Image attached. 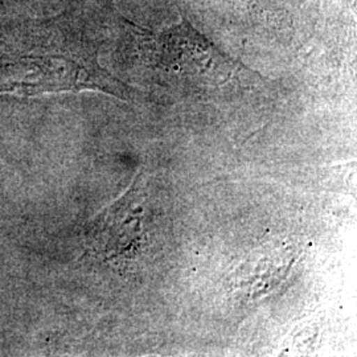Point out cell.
I'll return each mask as SVG.
<instances>
[{"mask_svg":"<svg viewBox=\"0 0 357 357\" xmlns=\"http://www.w3.org/2000/svg\"><path fill=\"white\" fill-rule=\"evenodd\" d=\"M100 43L81 16L65 13L0 26V94L24 97L93 90L122 101L141 93L100 63Z\"/></svg>","mask_w":357,"mask_h":357,"instance_id":"obj_1","label":"cell"},{"mask_svg":"<svg viewBox=\"0 0 357 357\" xmlns=\"http://www.w3.org/2000/svg\"><path fill=\"white\" fill-rule=\"evenodd\" d=\"M122 26L134 41L142 73L151 85L172 97L215 100L248 91L262 81L185 17L160 31L137 26L125 17Z\"/></svg>","mask_w":357,"mask_h":357,"instance_id":"obj_2","label":"cell"},{"mask_svg":"<svg viewBox=\"0 0 357 357\" xmlns=\"http://www.w3.org/2000/svg\"><path fill=\"white\" fill-rule=\"evenodd\" d=\"M146 199L141 175L114 203L90 224L86 245L90 255L103 261L131 259L146 245Z\"/></svg>","mask_w":357,"mask_h":357,"instance_id":"obj_3","label":"cell"},{"mask_svg":"<svg viewBox=\"0 0 357 357\" xmlns=\"http://www.w3.org/2000/svg\"><path fill=\"white\" fill-rule=\"evenodd\" d=\"M323 0H238L237 7L243 10L249 26L268 31L294 29L314 24L320 16Z\"/></svg>","mask_w":357,"mask_h":357,"instance_id":"obj_4","label":"cell"}]
</instances>
